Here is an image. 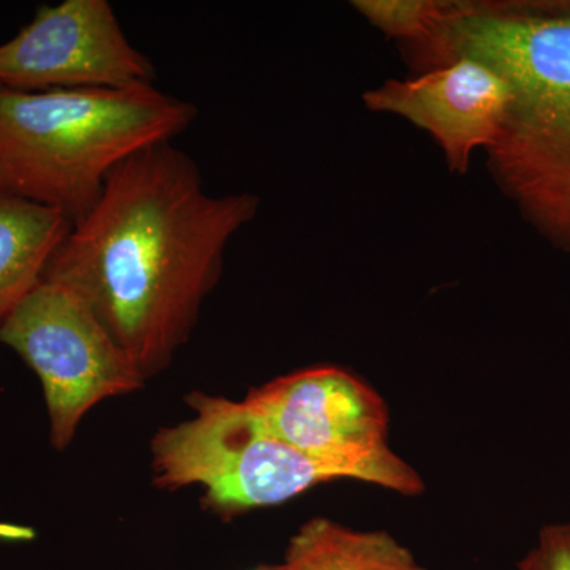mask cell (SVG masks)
<instances>
[{
  "mask_svg": "<svg viewBox=\"0 0 570 570\" xmlns=\"http://www.w3.org/2000/svg\"><path fill=\"white\" fill-rule=\"evenodd\" d=\"M71 225L58 209L0 194V324L43 281Z\"/></svg>",
  "mask_w": 570,
  "mask_h": 570,
  "instance_id": "obj_9",
  "label": "cell"
},
{
  "mask_svg": "<svg viewBox=\"0 0 570 570\" xmlns=\"http://www.w3.org/2000/svg\"><path fill=\"white\" fill-rule=\"evenodd\" d=\"M265 570H428L387 531H360L314 517L288 540L283 561Z\"/></svg>",
  "mask_w": 570,
  "mask_h": 570,
  "instance_id": "obj_10",
  "label": "cell"
},
{
  "mask_svg": "<svg viewBox=\"0 0 570 570\" xmlns=\"http://www.w3.org/2000/svg\"><path fill=\"white\" fill-rule=\"evenodd\" d=\"M255 570H265V569H264V566H262V568H258V569H255Z\"/></svg>",
  "mask_w": 570,
  "mask_h": 570,
  "instance_id": "obj_14",
  "label": "cell"
},
{
  "mask_svg": "<svg viewBox=\"0 0 570 570\" xmlns=\"http://www.w3.org/2000/svg\"><path fill=\"white\" fill-rule=\"evenodd\" d=\"M459 50L508 82V116L490 148L499 181L554 246L570 253V0L471 14Z\"/></svg>",
  "mask_w": 570,
  "mask_h": 570,
  "instance_id": "obj_2",
  "label": "cell"
},
{
  "mask_svg": "<svg viewBox=\"0 0 570 570\" xmlns=\"http://www.w3.org/2000/svg\"><path fill=\"white\" fill-rule=\"evenodd\" d=\"M257 209L255 195L209 194L194 160L160 142L108 176L43 281L80 295L148 381L189 341L228 243Z\"/></svg>",
  "mask_w": 570,
  "mask_h": 570,
  "instance_id": "obj_1",
  "label": "cell"
},
{
  "mask_svg": "<svg viewBox=\"0 0 570 570\" xmlns=\"http://www.w3.org/2000/svg\"><path fill=\"white\" fill-rule=\"evenodd\" d=\"M355 7L379 29L400 37L430 36L445 13V9L433 2L365 0L356 2Z\"/></svg>",
  "mask_w": 570,
  "mask_h": 570,
  "instance_id": "obj_11",
  "label": "cell"
},
{
  "mask_svg": "<svg viewBox=\"0 0 570 570\" xmlns=\"http://www.w3.org/2000/svg\"><path fill=\"white\" fill-rule=\"evenodd\" d=\"M195 105L154 85L130 88L0 89V178L6 193L78 223L108 176L137 153L186 132Z\"/></svg>",
  "mask_w": 570,
  "mask_h": 570,
  "instance_id": "obj_3",
  "label": "cell"
},
{
  "mask_svg": "<svg viewBox=\"0 0 570 570\" xmlns=\"http://www.w3.org/2000/svg\"><path fill=\"white\" fill-rule=\"evenodd\" d=\"M0 343L39 376L58 450L69 448L97 404L145 387L146 379L88 303L51 281H41L0 324Z\"/></svg>",
  "mask_w": 570,
  "mask_h": 570,
  "instance_id": "obj_5",
  "label": "cell"
},
{
  "mask_svg": "<svg viewBox=\"0 0 570 570\" xmlns=\"http://www.w3.org/2000/svg\"><path fill=\"white\" fill-rule=\"evenodd\" d=\"M515 570H570V521L546 524Z\"/></svg>",
  "mask_w": 570,
  "mask_h": 570,
  "instance_id": "obj_12",
  "label": "cell"
},
{
  "mask_svg": "<svg viewBox=\"0 0 570 570\" xmlns=\"http://www.w3.org/2000/svg\"><path fill=\"white\" fill-rule=\"evenodd\" d=\"M243 403L288 444L336 461L355 480L417 497L425 483L387 444L384 397L343 367L313 366L249 390Z\"/></svg>",
  "mask_w": 570,
  "mask_h": 570,
  "instance_id": "obj_6",
  "label": "cell"
},
{
  "mask_svg": "<svg viewBox=\"0 0 570 570\" xmlns=\"http://www.w3.org/2000/svg\"><path fill=\"white\" fill-rule=\"evenodd\" d=\"M3 193H6V189H3L2 178H0V194H3Z\"/></svg>",
  "mask_w": 570,
  "mask_h": 570,
  "instance_id": "obj_13",
  "label": "cell"
},
{
  "mask_svg": "<svg viewBox=\"0 0 570 570\" xmlns=\"http://www.w3.org/2000/svg\"><path fill=\"white\" fill-rule=\"evenodd\" d=\"M156 69L124 33L107 0L43 6L0 45V89L130 88L154 85Z\"/></svg>",
  "mask_w": 570,
  "mask_h": 570,
  "instance_id": "obj_7",
  "label": "cell"
},
{
  "mask_svg": "<svg viewBox=\"0 0 570 570\" xmlns=\"http://www.w3.org/2000/svg\"><path fill=\"white\" fill-rule=\"evenodd\" d=\"M194 415L164 426L151 441L154 485L202 487L206 504L223 515L284 504L298 494L354 474L273 433L243 401L194 392Z\"/></svg>",
  "mask_w": 570,
  "mask_h": 570,
  "instance_id": "obj_4",
  "label": "cell"
},
{
  "mask_svg": "<svg viewBox=\"0 0 570 570\" xmlns=\"http://www.w3.org/2000/svg\"><path fill=\"white\" fill-rule=\"evenodd\" d=\"M508 82L474 59H453L415 80L389 81L365 96L371 110L395 112L433 135L453 171L464 174L472 153L491 148L508 116Z\"/></svg>",
  "mask_w": 570,
  "mask_h": 570,
  "instance_id": "obj_8",
  "label": "cell"
}]
</instances>
